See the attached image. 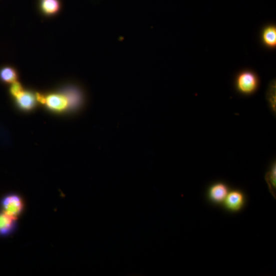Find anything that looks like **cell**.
Masks as SVG:
<instances>
[{
  "label": "cell",
  "instance_id": "obj_5",
  "mask_svg": "<svg viewBox=\"0 0 276 276\" xmlns=\"http://www.w3.org/2000/svg\"><path fill=\"white\" fill-rule=\"evenodd\" d=\"M3 211L10 216L17 219L23 210L22 198L15 194H9L2 200Z\"/></svg>",
  "mask_w": 276,
  "mask_h": 276
},
{
  "label": "cell",
  "instance_id": "obj_1",
  "mask_svg": "<svg viewBox=\"0 0 276 276\" xmlns=\"http://www.w3.org/2000/svg\"><path fill=\"white\" fill-rule=\"evenodd\" d=\"M260 80L258 75L250 70L239 72L235 80V86L237 92L244 96L254 94L258 90Z\"/></svg>",
  "mask_w": 276,
  "mask_h": 276
},
{
  "label": "cell",
  "instance_id": "obj_12",
  "mask_svg": "<svg viewBox=\"0 0 276 276\" xmlns=\"http://www.w3.org/2000/svg\"><path fill=\"white\" fill-rule=\"evenodd\" d=\"M43 12L47 15H53L58 13L61 8L59 0H44L41 5Z\"/></svg>",
  "mask_w": 276,
  "mask_h": 276
},
{
  "label": "cell",
  "instance_id": "obj_10",
  "mask_svg": "<svg viewBox=\"0 0 276 276\" xmlns=\"http://www.w3.org/2000/svg\"><path fill=\"white\" fill-rule=\"evenodd\" d=\"M265 179L268 185L270 192L275 198L276 189V163L273 162L266 172Z\"/></svg>",
  "mask_w": 276,
  "mask_h": 276
},
{
  "label": "cell",
  "instance_id": "obj_11",
  "mask_svg": "<svg viewBox=\"0 0 276 276\" xmlns=\"http://www.w3.org/2000/svg\"><path fill=\"white\" fill-rule=\"evenodd\" d=\"M0 80L4 83L12 84L18 81V74L15 69L6 67L0 70Z\"/></svg>",
  "mask_w": 276,
  "mask_h": 276
},
{
  "label": "cell",
  "instance_id": "obj_9",
  "mask_svg": "<svg viewBox=\"0 0 276 276\" xmlns=\"http://www.w3.org/2000/svg\"><path fill=\"white\" fill-rule=\"evenodd\" d=\"M261 41L267 48L274 49L276 47V27L270 24L265 27L261 33Z\"/></svg>",
  "mask_w": 276,
  "mask_h": 276
},
{
  "label": "cell",
  "instance_id": "obj_13",
  "mask_svg": "<svg viewBox=\"0 0 276 276\" xmlns=\"http://www.w3.org/2000/svg\"><path fill=\"white\" fill-rule=\"evenodd\" d=\"M267 99L270 109L273 113H275V83L272 81L269 86L267 92Z\"/></svg>",
  "mask_w": 276,
  "mask_h": 276
},
{
  "label": "cell",
  "instance_id": "obj_2",
  "mask_svg": "<svg viewBox=\"0 0 276 276\" xmlns=\"http://www.w3.org/2000/svg\"><path fill=\"white\" fill-rule=\"evenodd\" d=\"M42 106L50 113L60 115L68 113L69 104L68 98L62 93H51L45 94Z\"/></svg>",
  "mask_w": 276,
  "mask_h": 276
},
{
  "label": "cell",
  "instance_id": "obj_14",
  "mask_svg": "<svg viewBox=\"0 0 276 276\" xmlns=\"http://www.w3.org/2000/svg\"><path fill=\"white\" fill-rule=\"evenodd\" d=\"M24 90L22 85L19 82H16L12 84L10 92L11 95L15 98Z\"/></svg>",
  "mask_w": 276,
  "mask_h": 276
},
{
  "label": "cell",
  "instance_id": "obj_3",
  "mask_svg": "<svg viewBox=\"0 0 276 276\" xmlns=\"http://www.w3.org/2000/svg\"><path fill=\"white\" fill-rule=\"evenodd\" d=\"M17 109L23 113H31L37 109L39 103L36 93L24 90L15 98Z\"/></svg>",
  "mask_w": 276,
  "mask_h": 276
},
{
  "label": "cell",
  "instance_id": "obj_7",
  "mask_svg": "<svg viewBox=\"0 0 276 276\" xmlns=\"http://www.w3.org/2000/svg\"><path fill=\"white\" fill-rule=\"evenodd\" d=\"M62 93L68 100L69 106L68 113L76 112L80 109L83 104V98L80 92L73 87H67Z\"/></svg>",
  "mask_w": 276,
  "mask_h": 276
},
{
  "label": "cell",
  "instance_id": "obj_6",
  "mask_svg": "<svg viewBox=\"0 0 276 276\" xmlns=\"http://www.w3.org/2000/svg\"><path fill=\"white\" fill-rule=\"evenodd\" d=\"M229 191V187L227 184L222 182H217L209 186L207 192V196L209 201L212 204H222Z\"/></svg>",
  "mask_w": 276,
  "mask_h": 276
},
{
  "label": "cell",
  "instance_id": "obj_8",
  "mask_svg": "<svg viewBox=\"0 0 276 276\" xmlns=\"http://www.w3.org/2000/svg\"><path fill=\"white\" fill-rule=\"evenodd\" d=\"M16 220L4 211L0 212V235L7 236L13 233L17 227Z\"/></svg>",
  "mask_w": 276,
  "mask_h": 276
},
{
  "label": "cell",
  "instance_id": "obj_4",
  "mask_svg": "<svg viewBox=\"0 0 276 276\" xmlns=\"http://www.w3.org/2000/svg\"><path fill=\"white\" fill-rule=\"evenodd\" d=\"M245 202L244 193L240 190L234 189L230 190L222 205L227 211L236 213L243 208Z\"/></svg>",
  "mask_w": 276,
  "mask_h": 276
}]
</instances>
